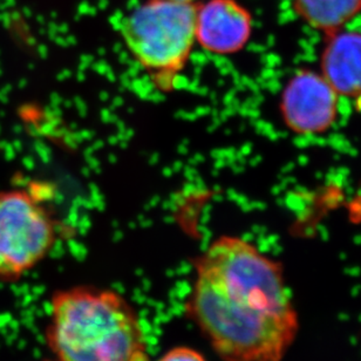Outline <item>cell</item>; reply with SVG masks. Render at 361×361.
I'll return each instance as SVG.
<instances>
[{"mask_svg": "<svg viewBox=\"0 0 361 361\" xmlns=\"http://www.w3.org/2000/svg\"><path fill=\"white\" fill-rule=\"evenodd\" d=\"M184 313L223 361H281L298 316L281 263L250 242L223 235L194 261Z\"/></svg>", "mask_w": 361, "mask_h": 361, "instance_id": "obj_1", "label": "cell"}, {"mask_svg": "<svg viewBox=\"0 0 361 361\" xmlns=\"http://www.w3.org/2000/svg\"><path fill=\"white\" fill-rule=\"evenodd\" d=\"M45 341L53 361H150L139 313L111 288L56 290Z\"/></svg>", "mask_w": 361, "mask_h": 361, "instance_id": "obj_2", "label": "cell"}, {"mask_svg": "<svg viewBox=\"0 0 361 361\" xmlns=\"http://www.w3.org/2000/svg\"><path fill=\"white\" fill-rule=\"evenodd\" d=\"M196 10L197 3L146 0L122 20L127 49L161 90H171L190 59Z\"/></svg>", "mask_w": 361, "mask_h": 361, "instance_id": "obj_3", "label": "cell"}, {"mask_svg": "<svg viewBox=\"0 0 361 361\" xmlns=\"http://www.w3.org/2000/svg\"><path fill=\"white\" fill-rule=\"evenodd\" d=\"M56 240V222L32 191H0V281L20 279L49 256Z\"/></svg>", "mask_w": 361, "mask_h": 361, "instance_id": "obj_4", "label": "cell"}, {"mask_svg": "<svg viewBox=\"0 0 361 361\" xmlns=\"http://www.w3.org/2000/svg\"><path fill=\"white\" fill-rule=\"evenodd\" d=\"M281 118L291 132L313 135L326 132L338 114V94L320 74L300 70L281 93Z\"/></svg>", "mask_w": 361, "mask_h": 361, "instance_id": "obj_5", "label": "cell"}, {"mask_svg": "<svg viewBox=\"0 0 361 361\" xmlns=\"http://www.w3.org/2000/svg\"><path fill=\"white\" fill-rule=\"evenodd\" d=\"M252 16L237 0H208L197 4L196 42L221 56L242 51L252 33Z\"/></svg>", "mask_w": 361, "mask_h": 361, "instance_id": "obj_6", "label": "cell"}, {"mask_svg": "<svg viewBox=\"0 0 361 361\" xmlns=\"http://www.w3.org/2000/svg\"><path fill=\"white\" fill-rule=\"evenodd\" d=\"M322 75L341 97L361 95V33L327 35L320 59Z\"/></svg>", "mask_w": 361, "mask_h": 361, "instance_id": "obj_7", "label": "cell"}, {"mask_svg": "<svg viewBox=\"0 0 361 361\" xmlns=\"http://www.w3.org/2000/svg\"><path fill=\"white\" fill-rule=\"evenodd\" d=\"M293 10L317 31L331 35L361 12V0H293Z\"/></svg>", "mask_w": 361, "mask_h": 361, "instance_id": "obj_8", "label": "cell"}, {"mask_svg": "<svg viewBox=\"0 0 361 361\" xmlns=\"http://www.w3.org/2000/svg\"><path fill=\"white\" fill-rule=\"evenodd\" d=\"M157 361H207L204 355L189 346H176L164 353Z\"/></svg>", "mask_w": 361, "mask_h": 361, "instance_id": "obj_9", "label": "cell"}, {"mask_svg": "<svg viewBox=\"0 0 361 361\" xmlns=\"http://www.w3.org/2000/svg\"><path fill=\"white\" fill-rule=\"evenodd\" d=\"M355 99H357V104H358L357 108H358V111H361V95H359L358 97H355Z\"/></svg>", "mask_w": 361, "mask_h": 361, "instance_id": "obj_10", "label": "cell"}, {"mask_svg": "<svg viewBox=\"0 0 361 361\" xmlns=\"http://www.w3.org/2000/svg\"><path fill=\"white\" fill-rule=\"evenodd\" d=\"M180 1H185V3H196L198 0H180Z\"/></svg>", "mask_w": 361, "mask_h": 361, "instance_id": "obj_11", "label": "cell"}]
</instances>
